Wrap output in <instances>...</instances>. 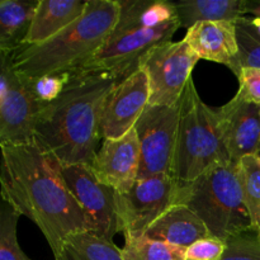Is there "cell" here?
<instances>
[{
    "instance_id": "52a82bcc",
    "label": "cell",
    "mask_w": 260,
    "mask_h": 260,
    "mask_svg": "<svg viewBox=\"0 0 260 260\" xmlns=\"http://www.w3.org/2000/svg\"><path fill=\"white\" fill-rule=\"evenodd\" d=\"M179 27V19L156 28L114 27L103 47L78 71L109 74L117 80H123L139 70L140 61L147 51L159 43L172 41Z\"/></svg>"
},
{
    "instance_id": "603a6c76",
    "label": "cell",
    "mask_w": 260,
    "mask_h": 260,
    "mask_svg": "<svg viewBox=\"0 0 260 260\" xmlns=\"http://www.w3.org/2000/svg\"><path fill=\"white\" fill-rule=\"evenodd\" d=\"M240 178L253 231L260 226V159L249 155L240 160Z\"/></svg>"
},
{
    "instance_id": "d4e9b609",
    "label": "cell",
    "mask_w": 260,
    "mask_h": 260,
    "mask_svg": "<svg viewBox=\"0 0 260 260\" xmlns=\"http://www.w3.org/2000/svg\"><path fill=\"white\" fill-rule=\"evenodd\" d=\"M239 48V63L241 70L245 68L260 70V37L254 28L249 24L246 17L236 22Z\"/></svg>"
},
{
    "instance_id": "7402d4cb",
    "label": "cell",
    "mask_w": 260,
    "mask_h": 260,
    "mask_svg": "<svg viewBox=\"0 0 260 260\" xmlns=\"http://www.w3.org/2000/svg\"><path fill=\"white\" fill-rule=\"evenodd\" d=\"M124 260H185V249L152 240L146 236H124Z\"/></svg>"
},
{
    "instance_id": "7c38bea8",
    "label": "cell",
    "mask_w": 260,
    "mask_h": 260,
    "mask_svg": "<svg viewBox=\"0 0 260 260\" xmlns=\"http://www.w3.org/2000/svg\"><path fill=\"white\" fill-rule=\"evenodd\" d=\"M150 103L149 79L141 69L119 81L109 93L101 121L102 139L128 134Z\"/></svg>"
},
{
    "instance_id": "1f68e13d",
    "label": "cell",
    "mask_w": 260,
    "mask_h": 260,
    "mask_svg": "<svg viewBox=\"0 0 260 260\" xmlns=\"http://www.w3.org/2000/svg\"><path fill=\"white\" fill-rule=\"evenodd\" d=\"M254 233H255V236H256V239H258V241L260 243V226L258 229H256L255 231H254Z\"/></svg>"
},
{
    "instance_id": "6da1fadb",
    "label": "cell",
    "mask_w": 260,
    "mask_h": 260,
    "mask_svg": "<svg viewBox=\"0 0 260 260\" xmlns=\"http://www.w3.org/2000/svg\"><path fill=\"white\" fill-rule=\"evenodd\" d=\"M0 146L3 201L33 221L55 260H63V244L69 236L93 230L66 184L62 165L36 141Z\"/></svg>"
},
{
    "instance_id": "3957f363",
    "label": "cell",
    "mask_w": 260,
    "mask_h": 260,
    "mask_svg": "<svg viewBox=\"0 0 260 260\" xmlns=\"http://www.w3.org/2000/svg\"><path fill=\"white\" fill-rule=\"evenodd\" d=\"M119 13L118 0H88L84 14L55 37L40 45L23 46L9 55L13 66L28 78L75 73L108 41Z\"/></svg>"
},
{
    "instance_id": "8992f818",
    "label": "cell",
    "mask_w": 260,
    "mask_h": 260,
    "mask_svg": "<svg viewBox=\"0 0 260 260\" xmlns=\"http://www.w3.org/2000/svg\"><path fill=\"white\" fill-rule=\"evenodd\" d=\"M43 106L33 94L27 76L14 69L10 56L0 53V145L35 141Z\"/></svg>"
},
{
    "instance_id": "4dcf8cb0",
    "label": "cell",
    "mask_w": 260,
    "mask_h": 260,
    "mask_svg": "<svg viewBox=\"0 0 260 260\" xmlns=\"http://www.w3.org/2000/svg\"><path fill=\"white\" fill-rule=\"evenodd\" d=\"M251 15H260V2H253V10H251Z\"/></svg>"
},
{
    "instance_id": "7a4b0ae2",
    "label": "cell",
    "mask_w": 260,
    "mask_h": 260,
    "mask_svg": "<svg viewBox=\"0 0 260 260\" xmlns=\"http://www.w3.org/2000/svg\"><path fill=\"white\" fill-rule=\"evenodd\" d=\"M118 83L109 74L73 73L60 96L43 106L35 141L55 155L62 167L93 164L102 139L104 104Z\"/></svg>"
},
{
    "instance_id": "ba28073f",
    "label": "cell",
    "mask_w": 260,
    "mask_h": 260,
    "mask_svg": "<svg viewBox=\"0 0 260 260\" xmlns=\"http://www.w3.org/2000/svg\"><path fill=\"white\" fill-rule=\"evenodd\" d=\"M180 187L170 175L139 178L126 193L116 192L119 233L140 238L172 206L179 203Z\"/></svg>"
},
{
    "instance_id": "83f0119b",
    "label": "cell",
    "mask_w": 260,
    "mask_h": 260,
    "mask_svg": "<svg viewBox=\"0 0 260 260\" xmlns=\"http://www.w3.org/2000/svg\"><path fill=\"white\" fill-rule=\"evenodd\" d=\"M228 243L215 236H207L185 249V260H221Z\"/></svg>"
},
{
    "instance_id": "f1b7e54d",
    "label": "cell",
    "mask_w": 260,
    "mask_h": 260,
    "mask_svg": "<svg viewBox=\"0 0 260 260\" xmlns=\"http://www.w3.org/2000/svg\"><path fill=\"white\" fill-rule=\"evenodd\" d=\"M239 80V96L251 103L260 106V70L245 68L240 71Z\"/></svg>"
},
{
    "instance_id": "9c48e42d",
    "label": "cell",
    "mask_w": 260,
    "mask_h": 260,
    "mask_svg": "<svg viewBox=\"0 0 260 260\" xmlns=\"http://www.w3.org/2000/svg\"><path fill=\"white\" fill-rule=\"evenodd\" d=\"M200 57L187 41H167L154 46L140 61L149 79V106H174L179 102Z\"/></svg>"
},
{
    "instance_id": "e0dca14e",
    "label": "cell",
    "mask_w": 260,
    "mask_h": 260,
    "mask_svg": "<svg viewBox=\"0 0 260 260\" xmlns=\"http://www.w3.org/2000/svg\"><path fill=\"white\" fill-rule=\"evenodd\" d=\"M86 4L88 0H40L24 46L40 45L55 37L84 14Z\"/></svg>"
},
{
    "instance_id": "9a60e30c",
    "label": "cell",
    "mask_w": 260,
    "mask_h": 260,
    "mask_svg": "<svg viewBox=\"0 0 260 260\" xmlns=\"http://www.w3.org/2000/svg\"><path fill=\"white\" fill-rule=\"evenodd\" d=\"M184 40L200 60L228 66L238 78L241 68L236 23L229 20L197 23L187 30Z\"/></svg>"
},
{
    "instance_id": "5b68a950",
    "label": "cell",
    "mask_w": 260,
    "mask_h": 260,
    "mask_svg": "<svg viewBox=\"0 0 260 260\" xmlns=\"http://www.w3.org/2000/svg\"><path fill=\"white\" fill-rule=\"evenodd\" d=\"M179 203L200 216L211 236L228 243L253 231L240 178V162L215 165L187 187H180Z\"/></svg>"
},
{
    "instance_id": "ffe728a7",
    "label": "cell",
    "mask_w": 260,
    "mask_h": 260,
    "mask_svg": "<svg viewBox=\"0 0 260 260\" xmlns=\"http://www.w3.org/2000/svg\"><path fill=\"white\" fill-rule=\"evenodd\" d=\"M121 4L116 28H156L178 19L173 2L167 0H118Z\"/></svg>"
},
{
    "instance_id": "cb8c5ba5",
    "label": "cell",
    "mask_w": 260,
    "mask_h": 260,
    "mask_svg": "<svg viewBox=\"0 0 260 260\" xmlns=\"http://www.w3.org/2000/svg\"><path fill=\"white\" fill-rule=\"evenodd\" d=\"M20 215L3 201L0 210V260H32L22 250L17 228Z\"/></svg>"
},
{
    "instance_id": "d6986e66",
    "label": "cell",
    "mask_w": 260,
    "mask_h": 260,
    "mask_svg": "<svg viewBox=\"0 0 260 260\" xmlns=\"http://www.w3.org/2000/svg\"><path fill=\"white\" fill-rule=\"evenodd\" d=\"M40 0L0 2V53L12 55L24 46Z\"/></svg>"
},
{
    "instance_id": "277c9868",
    "label": "cell",
    "mask_w": 260,
    "mask_h": 260,
    "mask_svg": "<svg viewBox=\"0 0 260 260\" xmlns=\"http://www.w3.org/2000/svg\"><path fill=\"white\" fill-rule=\"evenodd\" d=\"M180 117L172 177L187 187L215 165L231 161L220 128L217 108L201 99L193 78L179 99Z\"/></svg>"
},
{
    "instance_id": "8fae6325",
    "label": "cell",
    "mask_w": 260,
    "mask_h": 260,
    "mask_svg": "<svg viewBox=\"0 0 260 260\" xmlns=\"http://www.w3.org/2000/svg\"><path fill=\"white\" fill-rule=\"evenodd\" d=\"M62 174L93 233L113 241L116 234L119 233L116 190L98 179L91 165H66L62 167Z\"/></svg>"
},
{
    "instance_id": "5bb4252c",
    "label": "cell",
    "mask_w": 260,
    "mask_h": 260,
    "mask_svg": "<svg viewBox=\"0 0 260 260\" xmlns=\"http://www.w3.org/2000/svg\"><path fill=\"white\" fill-rule=\"evenodd\" d=\"M220 128L231 161L239 162L260 150V106L236 94L217 108Z\"/></svg>"
},
{
    "instance_id": "44dd1931",
    "label": "cell",
    "mask_w": 260,
    "mask_h": 260,
    "mask_svg": "<svg viewBox=\"0 0 260 260\" xmlns=\"http://www.w3.org/2000/svg\"><path fill=\"white\" fill-rule=\"evenodd\" d=\"M63 260H124L122 249L93 231H80L63 244Z\"/></svg>"
},
{
    "instance_id": "d6a6232c",
    "label": "cell",
    "mask_w": 260,
    "mask_h": 260,
    "mask_svg": "<svg viewBox=\"0 0 260 260\" xmlns=\"http://www.w3.org/2000/svg\"><path fill=\"white\" fill-rule=\"evenodd\" d=\"M258 157L260 159V150H259V154H258Z\"/></svg>"
},
{
    "instance_id": "4fadbf2b",
    "label": "cell",
    "mask_w": 260,
    "mask_h": 260,
    "mask_svg": "<svg viewBox=\"0 0 260 260\" xmlns=\"http://www.w3.org/2000/svg\"><path fill=\"white\" fill-rule=\"evenodd\" d=\"M141 150L134 128L119 139L103 140L91 168L102 183L117 193H126L139 179Z\"/></svg>"
},
{
    "instance_id": "484cf974",
    "label": "cell",
    "mask_w": 260,
    "mask_h": 260,
    "mask_svg": "<svg viewBox=\"0 0 260 260\" xmlns=\"http://www.w3.org/2000/svg\"><path fill=\"white\" fill-rule=\"evenodd\" d=\"M71 78L73 73H60L38 76V78H28V80H29L30 89L38 101L43 104H48L60 96Z\"/></svg>"
},
{
    "instance_id": "4316f807",
    "label": "cell",
    "mask_w": 260,
    "mask_h": 260,
    "mask_svg": "<svg viewBox=\"0 0 260 260\" xmlns=\"http://www.w3.org/2000/svg\"><path fill=\"white\" fill-rule=\"evenodd\" d=\"M221 260H260V243L255 233L250 231L230 239Z\"/></svg>"
},
{
    "instance_id": "2e32d148",
    "label": "cell",
    "mask_w": 260,
    "mask_h": 260,
    "mask_svg": "<svg viewBox=\"0 0 260 260\" xmlns=\"http://www.w3.org/2000/svg\"><path fill=\"white\" fill-rule=\"evenodd\" d=\"M152 240L187 249L196 241L211 236L200 216L188 206L177 203L162 213L146 230L145 235Z\"/></svg>"
},
{
    "instance_id": "30bf717a",
    "label": "cell",
    "mask_w": 260,
    "mask_h": 260,
    "mask_svg": "<svg viewBox=\"0 0 260 260\" xmlns=\"http://www.w3.org/2000/svg\"><path fill=\"white\" fill-rule=\"evenodd\" d=\"M180 104L147 106L135 124L141 150L139 178L152 175L172 177Z\"/></svg>"
},
{
    "instance_id": "f546056e",
    "label": "cell",
    "mask_w": 260,
    "mask_h": 260,
    "mask_svg": "<svg viewBox=\"0 0 260 260\" xmlns=\"http://www.w3.org/2000/svg\"><path fill=\"white\" fill-rule=\"evenodd\" d=\"M246 19H248L249 24L254 28V30L258 33V36L260 37V15H255V17L251 15V17H246Z\"/></svg>"
},
{
    "instance_id": "ac0fdd59",
    "label": "cell",
    "mask_w": 260,
    "mask_h": 260,
    "mask_svg": "<svg viewBox=\"0 0 260 260\" xmlns=\"http://www.w3.org/2000/svg\"><path fill=\"white\" fill-rule=\"evenodd\" d=\"M180 25L189 29L201 22H239L253 10L251 0H189L175 2Z\"/></svg>"
}]
</instances>
